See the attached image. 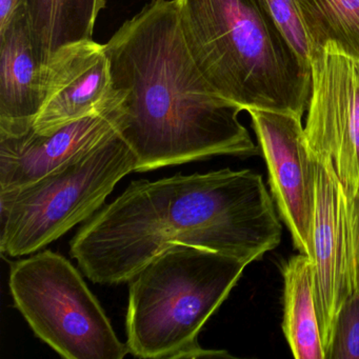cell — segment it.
Wrapping results in <instances>:
<instances>
[{
    "label": "cell",
    "mask_w": 359,
    "mask_h": 359,
    "mask_svg": "<svg viewBox=\"0 0 359 359\" xmlns=\"http://www.w3.org/2000/svg\"><path fill=\"white\" fill-rule=\"evenodd\" d=\"M266 163L273 201L299 253L313 260L316 159L302 117L281 111L248 110Z\"/></svg>",
    "instance_id": "9c48e42d"
},
{
    "label": "cell",
    "mask_w": 359,
    "mask_h": 359,
    "mask_svg": "<svg viewBox=\"0 0 359 359\" xmlns=\"http://www.w3.org/2000/svg\"><path fill=\"white\" fill-rule=\"evenodd\" d=\"M248 264L192 245L169 248L130 280L127 344L140 358L230 357L205 350L198 335Z\"/></svg>",
    "instance_id": "277c9868"
},
{
    "label": "cell",
    "mask_w": 359,
    "mask_h": 359,
    "mask_svg": "<svg viewBox=\"0 0 359 359\" xmlns=\"http://www.w3.org/2000/svg\"><path fill=\"white\" fill-rule=\"evenodd\" d=\"M33 43L45 69L62 48L93 39L106 0H24Z\"/></svg>",
    "instance_id": "4fadbf2b"
},
{
    "label": "cell",
    "mask_w": 359,
    "mask_h": 359,
    "mask_svg": "<svg viewBox=\"0 0 359 359\" xmlns=\"http://www.w3.org/2000/svg\"><path fill=\"white\" fill-rule=\"evenodd\" d=\"M327 359H359V291L342 304Z\"/></svg>",
    "instance_id": "e0dca14e"
},
{
    "label": "cell",
    "mask_w": 359,
    "mask_h": 359,
    "mask_svg": "<svg viewBox=\"0 0 359 359\" xmlns=\"http://www.w3.org/2000/svg\"><path fill=\"white\" fill-rule=\"evenodd\" d=\"M113 98L106 45L91 41L60 49L43 69V97L33 129L48 133L108 108Z\"/></svg>",
    "instance_id": "30bf717a"
},
{
    "label": "cell",
    "mask_w": 359,
    "mask_h": 359,
    "mask_svg": "<svg viewBox=\"0 0 359 359\" xmlns=\"http://www.w3.org/2000/svg\"><path fill=\"white\" fill-rule=\"evenodd\" d=\"M117 131L113 98L108 108L48 133L31 128L0 135V191L31 184Z\"/></svg>",
    "instance_id": "8fae6325"
},
{
    "label": "cell",
    "mask_w": 359,
    "mask_h": 359,
    "mask_svg": "<svg viewBox=\"0 0 359 359\" xmlns=\"http://www.w3.org/2000/svg\"><path fill=\"white\" fill-rule=\"evenodd\" d=\"M24 0H0V30L7 26Z\"/></svg>",
    "instance_id": "ac0fdd59"
},
{
    "label": "cell",
    "mask_w": 359,
    "mask_h": 359,
    "mask_svg": "<svg viewBox=\"0 0 359 359\" xmlns=\"http://www.w3.org/2000/svg\"><path fill=\"white\" fill-rule=\"evenodd\" d=\"M259 3L271 14L300 58L310 66L312 46L298 9L297 0H259Z\"/></svg>",
    "instance_id": "2e32d148"
},
{
    "label": "cell",
    "mask_w": 359,
    "mask_h": 359,
    "mask_svg": "<svg viewBox=\"0 0 359 359\" xmlns=\"http://www.w3.org/2000/svg\"><path fill=\"white\" fill-rule=\"evenodd\" d=\"M43 97V68L24 5L0 30V135L30 130Z\"/></svg>",
    "instance_id": "7c38bea8"
},
{
    "label": "cell",
    "mask_w": 359,
    "mask_h": 359,
    "mask_svg": "<svg viewBox=\"0 0 359 359\" xmlns=\"http://www.w3.org/2000/svg\"><path fill=\"white\" fill-rule=\"evenodd\" d=\"M283 331L296 359H327L313 287V262L304 254L283 266Z\"/></svg>",
    "instance_id": "5bb4252c"
},
{
    "label": "cell",
    "mask_w": 359,
    "mask_h": 359,
    "mask_svg": "<svg viewBox=\"0 0 359 359\" xmlns=\"http://www.w3.org/2000/svg\"><path fill=\"white\" fill-rule=\"evenodd\" d=\"M315 159L313 287L327 359L338 313L359 291V193L350 196L330 159Z\"/></svg>",
    "instance_id": "52a82bcc"
},
{
    "label": "cell",
    "mask_w": 359,
    "mask_h": 359,
    "mask_svg": "<svg viewBox=\"0 0 359 359\" xmlns=\"http://www.w3.org/2000/svg\"><path fill=\"white\" fill-rule=\"evenodd\" d=\"M297 5L312 51L332 43L359 60V0H297Z\"/></svg>",
    "instance_id": "9a60e30c"
},
{
    "label": "cell",
    "mask_w": 359,
    "mask_h": 359,
    "mask_svg": "<svg viewBox=\"0 0 359 359\" xmlns=\"http://www.w3.org/2000/svg\"><path fill=\"white\" fill-rule=\"evenodd\" d=\"M306 132L316 157H325L350 196L359 193V60L330 43L312 51Z\"/></svg>",
    "instance_id": "ba28073f"
},
{
    "label": "cell",
    "mask_w": 359,
    "mask_h": 359,
    "mask_svg": "<svg viewBox=\"0 0 359 359\" xmlns=\"http://www.w3.org/2000/svg\"><path fill=\"white\" fill-rule=\"evenodd\" d=\"M180 26L197 68L216 93L243 111L302 117L311 68L259 0H177Z\"/></svg>",
    "instance_id": "3957f363"
},
{
    "label": "cell",
    "mask_w": 359,
    "mask_h": 359,
    "mask_svg": "<svg viewBox=\"0 0 359 359\" xmlns=\"http://www.w3.org/2000/svg\"><path fill=\"white\" fill-rule=\"evenodd\" d=\"M117 132L146 172L256 147L241 107L214 91L187 47L177 0H153L106 43Z\"/></svg>",
    "instance_id": "7a4b0ae2"
},
{
    "label": "cell",
    "mask_w": 359,
    "mask_h": 359,
    "mask_svg": "<svg viewBox=\"0 0 359 359\" xmlns=\"http://www.w3.org/2000/svg\"><path fill=\"white\" fill-rule=\"evenodd\" d=\"M9 287L34 333L67 359H123L130 353L81 273L41 251L12 264Z\"/></svg>",
    "instance_id": "8992f818"
},
{
    "label": "cell",
    "mask_w": 359,
    "mask_h": 359,
    "mask_svg": "<svg viewBox=\"0 0 359 359\" xmlns=\"http://www.w3.org/2000/svg\"><path fill=\"white\" fill-rule=\"evenodd\" d=\"M137 158L118 132L41 180L0 191V250L30 255L93 217Z\"/></svg>",
    "instance_id": "5b68a950"
},
{
    "label": "cell",
    "mask_w": 359,
    "mask_h": 359,
    "mask_svg": "<svg viewBox=\"0 0 359 359\" xmlns=\"http://www.w3.org/2000/svg\"><path fill=\"white\" fill-rule=\"evenodd\" d=\"M281 233L262 176L252 170L222 169L132 182L79 231L70 249L90 280L117 285L177 245L250 264L276 249Z\"/></svg>",
    "instance_id": "6da1fadb"
}]
</instances>
